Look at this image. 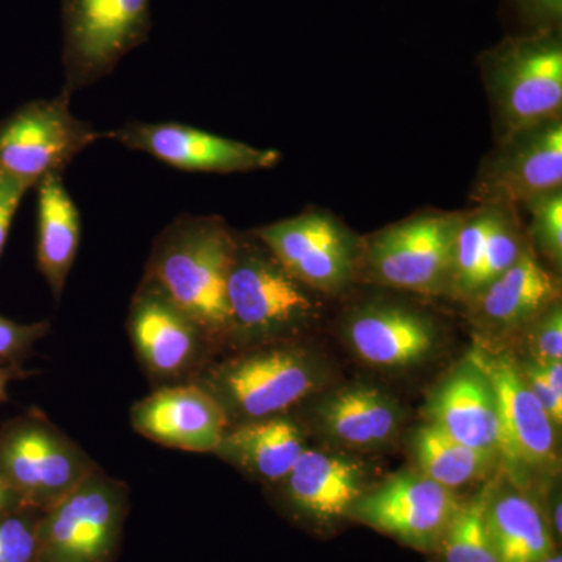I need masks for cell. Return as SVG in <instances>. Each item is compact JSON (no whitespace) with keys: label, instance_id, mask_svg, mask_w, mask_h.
Returning <instances> with one entry per match:
<instances>
[{"label":"cell","instance_id":"23","mask_svg":"<svg viewBox=\"0 0 562 562\" xmlns=\"http://www.w3.org/2000/svg\"><path fill=\"white\" fill-rule=\"evenodd\" d=\"M317 416L328 438L353 449L384 446L402 424L397 403L372 386H351L328 395Z\"/></svg>","mask_w":562,"mask_h":562},{"label":"cell","instance_id":"16","mask_svg":"<svg viewBox=\"0 0 562 562\" xmlns=\"http://www.w3.org/2000/svg\"><path fill=\"white\" fill-rule=\"evenodd\" d=\"M133 430L168 449L214 453L231 427L220 402L199 384L155 387L131 408Z\"/></svg>","mask_w":562,"mask_h":562},{"label":"cell","instance_id":"30","mask_svg":"<svg viewBox=\"0 0 562 562\" xmlns=\"http://www.w3.org/2000/svg\"><path fill=\"white\" fill-rule=\"evenodd\" d=\"M50 333V322L20 324L0 316V364L22 366L33 347Z\"/></svg>","mask_w":562,"mask_h":562},{"label":"cell","instance_id":"33","mask_svg":"<svg viewBox=\"0 0 562 562\" xmlns=\"http://www.w3.org/2000/svg\"><path fill=\"white\" fill-rule=\"evenodd\" d=\"M520 372L528 387L532 392L538 402L541 403L542 408L549 414L554 427H561L562 424V395L557 394L547 382L546 375L541 366L536 362H527V364L519 366Z\"/></svg>","mask_w":562,"mask_h":562},{"label":"cell","instance_id":"27","mask_svg":"<svg viewBox=\"0 0 562 562\" xmlns=\"http://www.w3.org/2000/svg\"><path fill=\"white\" fill-rule=\"evenodd\" d=\"M490 491L491 486H484L471 501L461 502L442 539L446 562H501L484 524Z\"/></svg>","mask_w":562,"mask_h":562},{"label":"cell","instance_id":"32","mask_svg":"<svg viewBox=\"0 0 562 562\" xmlns=\"http://www.w3.org/2000/svg\"><path fill=\"white\" fill-rule=\"evenodd\" d=\"M528 33L561 31L562 0H506Z\"/></svg>","mask_w":562,"mask_h":562},{"label":"cell","instance_id":"11","mask_svg":"<svg viewBox=\"0 0 562 562\" xmlns=\"http://www.w3.org/2000/svg\"><path fill=\"white\" fill-rule=\"evenodd\" d=\"M475 362L494 387L498 416V453L514 475L553 471L558 464L557 432L549 414L508 355L473 350Z\"/></svg>","mask_w":562,"mask_h":562},{"label":"cell","instance_id":"6","mask_svg":"<svg viewBox=\"0 0 562 562\" xmlns=\"http://www.w3.org/2000/svg\"><path fill=\"white\" fill-rule=\"evenodd\" d=\"M131 487L102 468L41 513L38 562H116Z\"/></svg>","mask_w":562,"mask_h":562},{"label":"cell","instance_id":"36","mask_svg":"<svg viewBox=\"0 0 562 562\" xmlns=\"http://www.w3.org/2000/svg\"><path fill=\"white\" fill-rule=\"evenodd\" d=\"M24 502L21 501L16 492L11 491L5 483L0 480V513L13 512V509L24 508Z\"/></svg>","mask_w":562,"mask_h":562},{"label":"cell","instance_id":"29","mask_svg":"<svg viewBox=\"0 0 562 562\" xmlns=\"http://www.w3.org/2000/svg\"><path fill=\"white\" fill-rule=\"evenodd\" d=\"M531 213V233L539 249L554 265L562 261V191L547 192L525 203Z\"/></svg>","mask_w":562,"mask_h":562},{"label":"cell","instance_id":"25","mask_svg":"<svg viewBox=\"0 0 562 562\" xmlns=\"http://www.w3.org/2000/svg\"><path fill=\"white\" fill-rule=\"evenodd\" d=\"M414 457L422 475L450 491L480 482L501 461L497 453L465 446L431 424L414 436Z\"/></svg>","mask_w":562,"mask_h":562},{"label":"cell","instance_id":"15","mask_svg":"<svg viewBox=\"0 0 562 562\" xmlns=\"http://www.w3.org/2000/svg\"><path fill=\"white\" fill-rule=\"evenodd\" d=\"M106 138L184 172H250L280 161L277 150L258 149L180 122H128L106 133Z\"/></svg>","mask_w":562,"mask_h":562},{"label":"cell","instance_id":"10","mask_svg":"<svg viewBox=\"0 0 562 562\" xmlns=\"http://www.w3.org/2000/svg\"><path fill=\"white\" fill-rule=\"evenodd\" d=\"M464 214H420L372 236L366 265L373 279L397 290L449 292L454 236Z\"/></svg>","mask_w":562,"mask_h":562},{"label":"cell","instance_id":"5","mask_svg":"<svg viewBox=\"0 0 562 562\" xmlns=\"http://www.w3.org/2000/svg\"><path fill=\"white\" fill-rule=\"evenodd\" d=\"M99 468L40 408L0 425V480L31 508H50Z\"/></svg>","mask_w":562,"mask_h":562},{"label":"cell","instance_id":"35","mask_svg":"<svg viewBox=\"0 0 562 562\" xmlns=\"http://www.w3.org/2000/svg\"><path fill=\"white\" fill-rule=\"evenodd\" d=\"M29 372L22 366L0 364V403L9 401V386L14 380L24 379Z\"/></svg>","mask_w":562,"mask_h":562},{"label":"cell","instance_id":"34","mask_svg":"<svg viewBox=\"0 0 562 562\" xmlns=\"http://www.w3.org/2000/svg\"><path fill=\"white\" fill-rule=\"evenodd\" d=\"M29 190L31 188L22 181L0 173V258L5 249L11 225L20 210L22 199Z\"/></svg>","mask_w":562,"mask_h":562},{"label":"cell","instance_id":"14","mask_svg":"<svg viewBox=\"0 0 562 562\" xmlns=\"http://www.w3.org/2000/svg\"><path fill=\"white\" fill-rule=\"evenodd\" d=\"M562 122H543L501 140V147L484 162L473 201L482 205L516 209L547 192L561 190Z\"/></svg>","mask_w":562,"mask_h":562},{"label":"cell","instance_id":"37","mask_svg":"<svg viewBox=\"0 0 562 562\" xmlns=\"http://www.w3.org/2000/svg\"><path fill=\"white\" fill-rule=\"evenodd\" d=\"M557 501L558 502H554V505H553L552 522H553L554 531L558 532V536H561V531H562V520H561L562 505H561V498H557Z\"/></svg>","mask_w":562,"mask_h":562},{"label":"cell","instance_id":"18","mask_svg":"<svg viewBox=\"0 0 562 562\" xmlns=\"http://www.w3.org/2000/svg\"><path fill=\"white\" fill-rule=\"evenodd\" d=\"M427 417L428 424L457 441L501 457L495 391L486 373L469 358L432 392Z\"/></svg>","mask_w":562,"mask_h":562},{"label":"cell","instance_id":"22","mask_svg":"<svg viewBox=\"0 0 562 562\" xmlns=\"http://www.w3.org/2000/svg\"><path fill=\"white\" fill-rule=\"evenodd\" d=\"M36 268L60 301L80 249V211L65 187L63 173L36 183Z\"/></svg>","mask_w":562,"mask_h":562},{"label":"cell","instance_id":"12","mask_svg":"<svg viewBox=\"0 0 562 562\" xmlns=\"http://www.w3.org/2000/svg\"><path fill=\"white\" fill-rule=\"evenodd\" d=\"M461 502L454 491L420 472L392 476L351 505L347 517L422 550L439 549Z\"/></svg>","mask_w":562,"mask_h":562},{"label":"cell","instance_id":"20","mask_svg":"<svg viewBox=\"0 0 562 562\" xmlns=\"http://www.w3.org/2000/svg\"><path fill=\"white\" fill-rule=\"evenodd\" d=\"M560 295V281L527 249L513 268L473 295L472 313L483 327L508 333L527 327Z\"/></svg>","mask_w":562,"mask_h":562},{"label":"cell","instance_id":"19","mask_svg":"<svg viewBox=\"0 0 562 562\" xmlns=\"http://www.w3.org/2000/svg\"><path fill=\"white\" fill-rule=\"evenodd\" d=\"M436 338L435 325L428 317L403 306H366L347 324L351 349L376 368L417 364L435 349Z\"/></svg>","mask_w":562,"mask_h":562},{"label":"cell","instance_id":"28","mask_svg":"<svg viewBox=\"0 0 562 562\" xmlns=\"http://www.w3.org/2000/svg\"><path fill=\"white\" fill-rule=\"evenodd\" d=\"M40 509L0 513V562H38Z\"/></svg>","mask_w":562,"mask_h":562},{"label":"cell","instance_id":"7","mask_svg":"<svg viewBox=\"0 0 562 562\" xmlns=\"http://www.w3.org/2000/svg\"><path fill=\"white\" fill-rule=\"evenodd\" d=\"M60 94L110 76L125 55L146 43L151 29L150 0H63Z\"/></svg>","mask_w":562,"mask_h":562},{"label":"cell","instance_id":"38","mask_svg":"<svg viewBox=\"0 0 562 562\" xmlns=\"http://www.w3.org/2000/svg\"><path fill=\"white\" fill-rule=\"evenodd\" d=\"M541 562H562L561 553H552L549 554V557L546 558V560H542Z\"/></svg>","mask_w":562,"mask_h":562},{"label":"cell","instance_id":"4","mask_svg":"<svg viewBox=\"0 0 562 562\" xmlns=\"http://www.w3.org/2000/svg\"><path fill=\"white\" fill-rule=\"evenodd\" d=\"M482 66L501 140L561 117V31L508 36Z\"/></svg>","mask_w":562,"mask_h":562},{"label":"cell","instance_id":"9","mask_svg":"<svg viewBox=\"0 0 562 562\" xmlns=\"http://www.w3.org/2000/svg\"><path fill=\"white\" fill-rule=\"evenodd\" d=\"M106 133L70 111V99L25 102L0 121V173L29 188L49 173H63L77 157Z\"/></svg>","mask_w":562,"mask_h":562},{"label":"cell","instance_id":"3","mask_svg":"<svg viewBox=\"0 0 562 562\" xmlns=\"http://www.w3.org/2000/svg\"><path fill=\"white\" fill-rule=\"evenodd\" d=\"M228 349L291 341L316 317V302L265 244L251 233L236 235L227 280Z\"/></svg>","mask_w":562,"mask_h":562},{"label":"cell","instance_id":"13","mask_svg":"<svg viewBox=\"0 0 562 562\" xmlns=\"http://www.w3.org/2000/svg\"><path fill=\"white\" fill-rule=\"evenodd\" d=\"M251 233L303 286L336 294L353 277L357 244L330 214L305 211Z\"/></svg>","mask_w":562,"mask_h":562},{"label":"cell","instance_id":"17","mask_svg":"<svg viewBox=\"0 0 562 562\" xmlns=\"http://www.w3.org/2000/svg\"><path fill=\"white\" fill-rule=\"evenodd\" d=\"M360 461L341 454L305 449L279 486L281 501L292 512L317 522L347 517L351 505L366 492Z\"/></svg>","mask_w":562,"mask_h":562},{"label":"cell","instance_id":"31","mask_svg":"<svg viewBox=\"0 0 562 562\" xmlns=\"http://www.w3.org/2000/svg\"><path fill=\"white\" fill-rule=\"evenodd\" d=\"M528 333L532 362L549 366L562 361V310L561 303H554L541 316L536 317Z\"/></svg>","mask_w":562,"mask_h":562},{"label":"cell","instance_id":"21","mask_svg":"<svg viewBox=\"0 0 562 562\" xmlns=\"http://www.w3.org/2000/svg\"><path fill=\"white\" fill-rule=\"evenodd\" d=\"M305 449L297 422L281 414L231 425L214 454L251 479L273 486L286 479Z\"/></svg>","mask_w":562,"mask_h":562},{"label":"cell","instance_id":"26","mask_svg":"<svg viewBox=\"0 0 562 562\" xmlns=\"http://www.w3.org/2000/svg\"><path fill=\"white\" fill-rule=\"evenodd\" d=\"M492 205L464 214L457 236H454L452 277H450L449 294L458 299L473 297L476 279L482 271L484 250L490 235Z\"/></svg>","mask_w":562,"mask_h":562},{"label":"cell","instance_id":"24","mask_svg":"<svg viewBox=\"0 0 562 562\" xmlns=\"http://www.w3.org/2000/svg\"><path fill=\"white\" fill-rule=\"evenodd\" d=\"M484 524L501 562H541L553 553L541 509L519 490L491 486Z\"/></svg>","mask_w":562,"mask_h":562},{"label":"cell","instance_id":"8","mask_svg":"<svg viewBox=\"0 0 562 562\" xmlns=\"http://www.w3.org/2000/svg\"><path fill=\"white\" fill-rule=\"evenodd\" d=\"M127 333L154 390L192 382L216 358L201 325L146 273L128 305Z\"/></svg>","mask_w":562,"mask_h":562},{"label":"cell","instance_id":"1","mask_svg":"<svg viewBox=\"0 0 562 562\" xmlns=\"http://www.w3.org/2000/svg\"><path fill=\"white\" fill-rule=\"evenodd\" d=\"M235 246L236 235L221 217L181 214L158 233L144 269L217 351L231 342L227 280Z\"/></svg>","mask_w":562,"mask_h":562},{"label":"cell","instance_id":"2","mask_svg":"<svg viewBox=\"0 0 562 562\" xmlns=\"http://www.w3.org/2000/svg\"><path fill=\"white\" fill-rule=\"evenodd\" d=\"M322 380L324 371L313 353L280 341L214 358L192 383L220 402L233 425L286 414L319 390Z\"/></svg>","mask_w":562,"mask_h":562}]
</instances>
